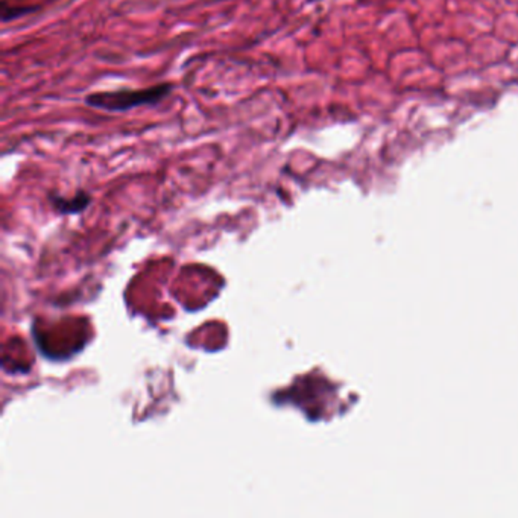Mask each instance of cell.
<instances>
[{"label": "cell", "instance_id": "1", "mask_svg": "<svg viewBox=\"0 0 518 518\" xmlns=\"http://www.w3.org/2000/svg\"><path fill=\"white\" fill-rule=\"evenodd\" d=\"M172 84H158L154 87L142 90H117V92H96L85 96L84 102L96 110L104 111H128L137 106L154 105L167 98L172 92Z\"/></svg>", "mask_w": 518, "mask_h": 518}, {"label": "cell", "instance_id": "2", "mask_svg": "<svg viewBox=\"0 0 518 518\" xmlns=\"http://www.w3.org/2000/svg\"><path fill=\"white\" fill-rule=\"evenodd\" d=\"M92 201L89 193L85 192H79L77 197L72 198V199H64L61 197H52V204L53 207H55L58 211L61 213H78V211H82L85 207L89 206Z\"/></svg>", "mask_w": 518, "mask_h": 518}]
</instances>
